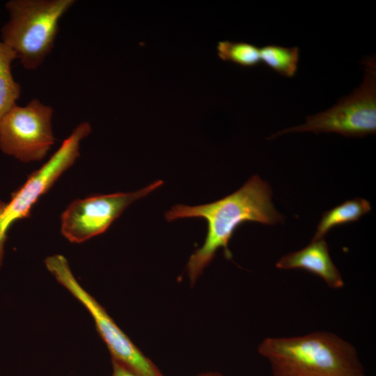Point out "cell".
I'll return each instance as SVG.
<instances>
[{
  "instance_id": "1",
  "label": "cell",
  "mask_w": 376,
  "mask_h": 376,
  "mask_svg": "<svg viewBox=\"0 0 376 376\" xmlns=\"http://www.w3.org/2000/svg\"><path fill=\"white\" fill-rule=\"evenodd\" d=\"M269 185L253 175L238 190L214 202L196 206L176 205L165 213L168 221L182 218H202L207 224L201 247L190 256L187 274L193 284L222 248L226 259H232L228 243L235 230L244 222L274 225L282 222V215L272 201Z\"/></svg>"
},
{
  "instance_id": "2",
  "label": "cell",
  "mask_w": 376,
  "mask_h": 376,
  "mask_svg": "<svg viewBox=\"0 0 376 376\" xmlns=\"http://www.w3.org/2000/svg\"><path fill=\"white\" fill-rule=\"evenodd\" d=\"M272 376H365L355 347L335 334L267 337L258 345Z\"/></svg>"
},
{
  "instance_id": "3",
  "label": "cell",
  "mask_w": 376,
  "mask_h": 376,
  "mask_svg": "<svg viewBox=\"0 0 376 376\" xmlns=\"http://www.w3.org/2000/svg\"><path fill=\"white\" fill-rule=\"evenodd\" d=\"M75 0H11L1 38L27 70H36L54 47L61 17Z\"/></svg>"
},
{
  "instance_id": "4",
  "label": "cell",
  "mask_w": 376,
  "mask_h": 376,
  "mask_svg": "<svg viewBox=\"0 0 376 376\" xmlns=\"http://www.w3.org/2000/svg\"><path fill=\"white\" fill-rule=\"evenodd\" d=\"M365 72L360 86L330 109L307 117L306 123L277 132L271 138L300 132H336L363 137L376 132V68L373 56L363 60Z\"/></svg>"
},
{
  "instance_id": "5",
  "label": "cell",
  "mask_w": 376,
  "mask_h": 376,
  "mask_svg": "<svg viewBox=\"0 0 376 376\" xmlns=\"http://www.w3.org/2000/svg\"><path fill=\"white\" fill-rule=\"evenodd\" d=\"M45 263L57 281L91 314L112 359L121 363L139 376H164L155 363L143 354L116 324L104 307L79 284L63 256L56 254L49 256Z\"/></svg>"
},
{
  "instance_id": "6",
  "label": "cell",
  "mask_w": 376,
  "mask_h": 376,
  "mask_svg": "<svg viewBox=\"0 0 376 376\" xmlns=\"http://www.w3.org/2000/svg\"><path fill=\"white\" fill-rule=\"evenodd\" d=\"M91 132V126L88 122L77 126L48 161L12 193L8 203L0 201V267L10 228L15 221L30 217L31 209L39 198L75 163L79 156L81 141Z\"/></svg>"
},
{
  "instance_id": "7",
  "label": "cell",
  "mask_w": 376,
  "mask_h": 376,
  "mask_svg": "<svg viewBox=\"0 0 376 376\" xmlns=\"http://www.w3.org/2000/svg\"><path fill=\"white\" fill-rule=\"evenodd\" d=\"M54 109L34 98L26 106L15 104L0 119V148L23 162L42 159L54 145Z\"/></svg>"
},
{
  "instance_id": "8",
  "label": "cell",
  "mask_w": 376,
  "mask_h": 376,
  "mask_svg": "<svg viewBox=\"0 0 376 376\" xmlns=\"http://www.w3.org/2000/svg\"><path fill=\"white\" fill-rule=\"evenodd\" d=\"M162 184V180H157L134 192L95 195L75 200L61 214V233L72 243H81L100 235L127 206Z\"/></svg>"
},
{
  "instance_id": "9",
  "label": "cell",
  "mask_w": 376,
  "mask_h": 376,
  "mask_svg": "<svg viewBox=\"0 0 376 376\" xmlns=\"http://www.w3.org/2000/svg\"><path fill=\"white\" fill-rule=\"evenodd\" d=\"M281 269H302L320 276L332 289L344 286L342 276L332 261L327 242L312 240L306 247L283 256L276 263Z\"/></svg>"
},
{
  "instance_id": "10",
  "label": "cell",
  "mask_w": 376,
  "mask_h": 376,
  "mask_svg": "<svg viewBox=\"0 0 376 376\" xmlns=\"http://www.w3.org/2000/svg\"><path fill=\"white\" fill-rule=\"evenodd\" d=\"M370 210V204L367 200L355 198L324 212L312 240L322 239L336 226L357 221Z\"/></svg>"
},
{
  "instance_id": "11",
  "label": "cell",
  "mask_w": 376,
  "mask_h": 376,
  "mask_svg": "<svg viewBox=\"0 0 376 376\" xmlns=\"http://www.w3.org/2000/svg\"><path fill=\"white\" fill-rule=\"evenodd\" d=\"M16 58L15 52L0 41V119L20 96L21 86L14 80L11 72V63Z\"/></svg>"
},
{
  "instance_id": "12",
  "label": "cell",
  "mask_w": 376,
  "mask_h": 376,
  "mask_svg": "<svg viewBox=\"0 0 376 376\" xmlns=\"http://www.w3.org/2000/svg\"><path fill=\"white\" fill-rule=\"evenodd\" d=\"M260 60L269 68L287 77L295 76L298 68V47L267 45L260 48Z\"/></svg>"
},
{
  "instance_id": "13",
  "label": "cell",
  "mask_w": 376,
  "mask_h": 376,
  "mask_svg": "<svg viewBox=\"0 0 376 376\" xmlns=\"http://www.w3.org/2000/svg\"><path fill=\"white\" fill-rule=\"evenodd\" d=\"M219 57L244 67H253L260 62V48L245 42L220 41L217 45Z\"/></svg>"
},
{
  "instance_id": "14",
  "label": "cell",
  "mask_w": 376,
  "mask_h": 376,
  "mask_svg": "<svg viewBox=\"0 0 376 376\" xmlns=\"http://www.w3.org/2000/svg\"><path fill=\"white\" fill-rule=\"evenodd\" d=\"M111 376H139L121 363L112 359Z\"/></svg>"
},
{
  "instance_id": "15",
  "label": "cell",
  "mask_w": 376,
  "mask_h": 376,
  "mask_svg": "<svg viewBox=\"0 0 376 376\" xmlns=\"http://www.w3.org/2000/svg\"><path fill=\"white\" fill-rule=\"evenodd\" d=\"M197 376H223L221 374L219 373H202L201 375H198Z\"/></svg>"
}]
</instances>
